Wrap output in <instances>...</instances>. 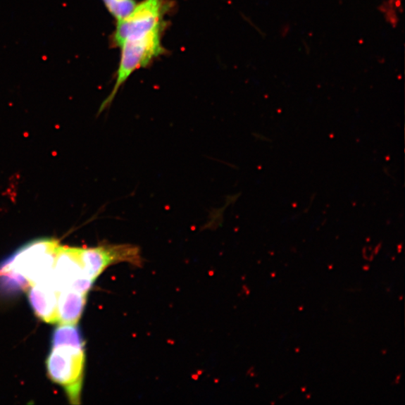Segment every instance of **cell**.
Here are the masks:
<instances>
[{
  "label": "cell",
  "mask_w": 405,
  "mask_h": 405,
  "mask_svg": "<svg viewBox=\"0 0 405 405\" xmlns=\"http://www.w3.org/2000/svg\"><path fill=\"white\" fill-rule=\"evenodd\" d=\"M58 294L52 282L29 287L28 299L35 314L46 323H58Z\"/></svg>",
  "instance_id": "obj_6"
},
{
  "label": "cell",
  "mask_w": 405,
  "mask_h": 405,
  "mask_svg": "<svg viewBox=\"0 0 405 405\" xmlns=\"http://www.w3.org/2000/svg\"><path fill=\"white\" fill-rule=\"evenodd\" d=\"M110 14L117 20L128 16L137 6L135 0H101Z\"/></svg>",
  "instance_id": "obj_8"
},
{
  "label": "cell",
  "mask_w": 405,
  "mask_h": 405,
  "mask_svg": "<svg viewBox=\"0 0 405 405\" xmlns=\"http://www.w3.org/2000/svg\"><path fill=\"white\" fill-rule=\"evenodd\" d=\"M80 258L87 279L94 282L97 278L111 266L129 263L141 266L140 249L132 244H104L92 248H81Z\"/></svg>",
  "instance_id": "obj_4"
},
{
  "label": "cell",
  "mask_w": 405,
  "mask_h": 405,
  "mask_svg": "<svg viewBox=\"0 0 405 405\" xmlns=\"http://www.w3.org/2000/svg\"><path fill=\"white\" fill-rule=\"evenodd\" d=\"M87 293L67 289L58 294V323L61 325H76L82 316Z\"/></svg>",
  "instance_id": "obj_7"
},
{
  "label": "cell",
  "mask_w": 405,
  "mask_h": 405,
  "mask_svg": "<svg viewBox=\"0 0 405 405\" xmlns=\"http://www.w3.org/2000/svg\"><path fill=\"white\" fill-rule=\"evenodd\" d=\"M46 365L49 377L65 389L69 401L80 404L85 365L84 343L52 346Z\"/></svg>",
  "instance_id": "obj_3"
},
{
  "label": "cell",
  "mask_w": 405,
  "mask_h": 405,
  "mask_svg": "<svg viewBox=\"0 0 405 405\" xmlns=\"http://www.w3.org/2000/svg\"><path fill=\"white\" fill-rule=\"evenodd\" d=\"M60 242L54 239H40L23 247L13 256L0 264L25 278L32 285L52 281L54 262Z\"/></svg>",
  "instance_id": "obj_2"
},
{
  "label": "cell",
  "mask_w": 405,
  "mask_h": 405,
  "mask_svg": "<svg viewBox=\"0 0 405 405\" xmlns=\"http://www.w3.org/2000/svg\"><path fill=\"white\" fill-rule=\"evenodd\" d=\"M80 249L61 245L58 247L52 275L53 284L58 292L73 289L88 293L94 283L85 274Z\"/></svg>",
  "instance_id": "obj_5"
},
{
  "label": "cell",
  "mask_w": 405,
  "mask_h": 405,
  "mask_svg": "<svg viewBox=\"0 0 405 405\" xmlns=\"http://www.w3.org/2000/svg\"><path fill=\"white\" fill-rule=\"evenodd\" d=\"M170 8L168 0H144L128 16L118 20L112 41L121 49L120 62L113 90L101 104L99 113L111 105L121 87L135 72L165 53L161 37Z\"/></svg>",
  "instance_id": "obj_1"
}]
</instances>
